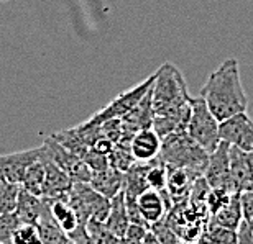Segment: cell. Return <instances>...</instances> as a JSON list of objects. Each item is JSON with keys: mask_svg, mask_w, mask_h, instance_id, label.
<instances>
[{"mask_svg": "<svg viewBox=\"0 0 253 244\" xmlns=\"http://www.w3.org/2000/svg\"><path fill=\"white\" fill-rule=\"evenodd\" d=\"M201 97L219 121L247 111L249 97L242 85L239 61L229 58L211 72L201 90Z\"/></svg>", "mask_w": 253, "mask_h": 244, "instance_id": "cell-1", "label": "cell"}, {"mask_svg": "<svg viewBox=\"0 0 253 244\" xmlns=\"http://www.w3.org/2000/svg\"><path fill=\"white\" fill-rule=\"evenodd\" d=\"M156 77L151 87V102L155 115L169 118L179 131L188 130L191 118V100L188 84L179 69L171 63L161 64L155 70Z\"/></svg>", "mask_w": 253, "mask_h": 244, "instance_id": "cell-2", "label": "cell"}, {"mask_svg": "<svg viewBox=\"0 0 253 244\" xmlns=\"http://www.w3.org/2000/svg\"><path fill=\"white\" fill-rule=\"evenodd\" d=\"M160 159L168 167H181L204 177L209 152L202 149L186 131H179L161 139Z\"/></svg>", "mask_w": 253, "mask_h": 244, "instance_id": "cell-3", "label": "cell"}, {"mask_svg": "<svg viewBox=\"0 0 253 244\" xmlns=\"http://www.w3.org/2000/svg\"><path fill=\"white\" fill-rule=\"evenodd\" d=\"M68 202L81 225H85L89 220L105 223L110 211V198L100 195L84 182H74L68 194Z\"/></svg>", "mask_w": 253, "mask_h": 244, "instance_id": "cell-4", "label": "cell"}, {"mask_svg": "<svg viewBox=\"0 0 253 244\" xmlns=\"http://www.w3.org/2000/svg\"><path fill=\"white\" fill-rule=\"evenodd\" d=\"M219 125L220 121L212 115L204 99L196 97L191 100V118L186 133L209 154L215 151V147L220 143Z\"/></svg>", "mask_w": 253, "mask_h": 244, "instance_id": "cell-5", "label": "cell"}, {"mask_svg": "<svg viewBox=\"0 0 253 244\" xmlns=\"http://www.w3.org/2000/svg\"><path fill=\"white\" fill-rule=\"evenodd\" d=\"M155 77H156V74L153 72L150 77H146L143 82H140L138 85H135V87H131L128 90H125V92L119 94L117 97L112 99V102H110L109 105H105L104 108L95 111V113L85 121L90 125H102L104 121H107V120L122 118V116H125L126 113H128V111L150 92V89L153 87Z\"/></svg>", "mask_w": 253, "mask_h": 244, "instance_id": "cell-6", "label": "cell"}, {"mask_svg": "<svg viewBox=\"0 0 253 244\" xmlns=\"http://www.w3.org/2000/svg\"><path fill=\"white\" fill-rule=\"evenodd\" d=\"M42 146L44 152L54 161V164L71 177V180L89 184L90 177H92V171L89 169V166L85 164L83 157L76 156L74 152L68 151L66 147L59 144L56 139H53L51 136L44 139V143Z\"/></svg>", "mask_w": 253, "mask_h": 244, "instance_id": "cell-7", "label": "cell"}, {"mask_svg": "<svg viewBox=\"0 0 253 244\" xmlns=\"http://www.w3.org/2000/svg\"><path fill=\"white\" fill-rule=\"evenodd\" d=\"M204 179L211 189H224L230 194L232 192V179H230V144L220 141L215 151L209 154L207 167L204 172Z\"/></svg>", "mask_w": 253, "mask_h": 244, "instance_id": "cell-8", "label": "cell"}, {"mask_svg": "<svg viewBox=\"0 0 253 244\" xmlns=\"http://www.w3.org/2000/svg\"><path fill=\"white\" fill-rule=\"evenodd\" d=\"M219 133L220 141H225L242 151H253V120L247 115V111L220 121Z\"/></svg>", "mask_w": 253, "mask_h": 244, "instance_id": "cell-9", "label": "cell"}, {"mask_svg": "<svg viewBox=\"0 0 253 244\" xmlns=\"http://www.w3.org/2000/svg\"><path fill=\"white\" fill-rule=\"evenodd\" d=\"M230 179L234 194L253 189V151H242L230 146Z\"/></svg>", "mask_w": 253, "mask_h": 244, "instance_id": "cell-10", "label": "cell"}, {"mask_svg": "<svg viewBox=\"0 0 253 244\" xmlns=\"http://www.w3.org/2000/svg\"><path fill=\"white\" fill-rule=\"evenodd\" d=\"M173 207V200L169 197L168 189L165 190H153L146 189L138 195V208L141 216L145 218V221L148 223L150 228L161 220H165L166 213Z\"/></svg>", "mask_w": 253, "mask_h": 244, "instance_id": "cell-11", "label": "cell"}, {"mask_svg": "<svg viewBox=\"0 0 253 244\" xmlns=\"http://www.w3.org/2000/svg\"><path fill=\"white\" fill-rule=\"evenodd\" d=\"M42 156V146L33 149L12 152V154L0 156V167L3 171V175L7 182L12 184H22L25 174L30 169L33 162H37Z\"/></svg>", "mask_w": 253, "mask_h": 244, "instance_id": "cell-12", "label": "cell"}, {"mask_svg": "<svg viewBox=\"0 0 253 244\" xmlns=\"http://www.w3.org/2000/svg\"><path fill=\"white\" fill-rule=\"evenodd\" d=\"M42 159L44 162V172H46V175H44L43 197L53 198V197L69 194V190L74 182L71 180V177L66 174L64 171H61L56 164H54V161L44 152L43 146H42Z\"/></svg>", "mask_w": 253, "mask_h": 244, "instance_id": "cell-13", "label": "cell"}, {"mask_svg": "<svg viewBox=\"0 0 253 244\" xmlns=\"http://www.w3.org/2000/svg\"><path fill=\"white\" fill-rule=\"evenodd\" d=\"M131 154L135 161L138 162H150L160 156L161 151V138L156 135L153 128L138 131L130 141Z\"/></svg>", "mask_w": 253, "mask_h": 244, "instance_id": "cell-14", "label": "cell"}, {"mask_svg": "<svg viewBox=\"0 0 253 244\" xmlns=\"http://www.w3.org/2000/svg\"><path fill=\"white\" fill-rule=\"evenodd\" d=\"M197 179H201V177L188 169L168 167V185H166V189L169 192L173 205H178V202H184L189 197L192 185L196 184Z\"/></svg>", "mask_w": 253, "mask_h": 244, "instance_id": "cell-15", "label": "cell"}, {"mask_svg": "<svg viewBox=\"0 0 253 244\" xmlns=\"http://www.w3.org/2000/svg\"><path fill=\"white\" fill-rule=\"evenodd\" d=\"M42 198L46 202L53 220L56 221V225L61 228L66 235L73 233L76 228L81 225L74 210L71 208L69 202H68V194L59 195V197H53V198H44V197H42Z\"/></svg>", "mask_w": 253, "mask_h": 244, "instance_id": "cell-16", "label": "cell"}, {"mask_svg": "<svg viewBox=\"0 0 253 244\" xmlns=\"http://www.w3.org/2000/svg\"><path fill=\"white\" fill-rule=\"evenodd\" d=\"M89 185L100 195L112 198L124 190V172L115 167H107L105 171L92 172Z\"/></svg>", "mask_w": 253, "mask_h": 244, "instance_id": "cell-17", "label": "cell"}, {"mask_svg": "<svg viewBox=\"0 0 253 244\" xmlns=\"http://www.w3.org/2000/svg\"><path fill=\"white\" fill-rule=\"evenodd\" d=\"M244 221L242 215V205H240V194H232L229 202L220 208L219 211L209 216V223L212 225H219L229 230H239V226Z\"/></svg>", "mask_w": 253, "mask_h": 244, "instance_id": "cell-18", "label": "cell"}, {"mask_svg": "<svg viewBox=\"0 0 253 244\" xmlns=\"http://www.w3.org/2000/svg\"><path fill=\"white\" fill-rule=\"evenodd\" d=\"M128 215H126V207H125V195L124 190L110 198V211L109 216L105 220V226L110 233H114L117 238H124L128 228Z\"/></svg>", "mask_w": 253, "mask_h": 244, "instance_id": "cell-19", "label": "cell"}, {"mask_svg": "<svg viewBox=\"0 0 253 244\" xmlns=\"http://www.w3.org/2000/svg\"><path fill=\"white\" fill-rule=\"evenodd\" d=\"M15 213H17L18 220L22 223H27V225H37L40 216H42V213H43V198L20 189L18 205H17Z\"/></svg>", "mask_w": 253, "mask_h": 244, "instance_id": "cell-20", "label": "cell"}, {"mask_svg": "<svg viewBox=\"0 0 253 244\" xmlns=\"http://www.w3.org/2000/svg\"><path fill=\"white\" fill-rule=\"evenodd\" d=\"M150 162H138L135 161L128 169L124 172V192L130 195L138 197L141 192H145L148 187L146 174H148Z\"/></svg>", "mask_w": 253, "mask_h": 244, "instance_id": "cell-21", "label": "cell"}, {"mask_svg": "<svg viewBox=\"0 0 253 244\" xmlns=\"http://www.w3.org/2000/svg\"><path fill=\"white\" fill-rule=\"evenodd\" d=\"M37 226L40 231V238H42V244H66V241H68V235L53 220L49 208L44 200H43V213L40 216Z\"/></svg>", "mask_w": 253, "mask_h": 244, "instance_id": "cell-22", "label": "cell"}, {"mask_svg": "<svg viewBox=\"0 0 253 244\" xmlns=\"http://www.w3.org/2000/svg\"><path fill=\"white\" fill-rule=\"evenodd\" d=\"M44 175H46V172H44V162L42 159V156H40V159L30 166V169L25 174L20 187L37 197H43Z\"/></svg>", "mask_w": 253, "mask_h": 244, "instance_id": "cell-23", "label": "cell"}, {"mask_svg": "<svg viewBox=\"0 0 253 244\" xmlns=\"http://www.w3.org/2000/svg\"><path fill=\"white\" fill-rule=\"evenodd\" d=\"M201 244H237V231L229 228L207 223L199 238Z\"/></svg>", "mask_w": 253, "mask_h": 244, "instance_id": "cell-24", "label": "cell"}, {"mask_svg": "<svg viewBox=\"0 0 253 244\" xmlns=\"http://www.w3.org/2000/svg\"><path fill=\"white\" fill-rule=\"evenodd\" d=\"M135 162V157L131 154V147L128 139H120L115 143L112 151L109 154V164L110 167H115L120 172H125L128 167Z\"/></svg>", "mask_w": 253, "mask_h": 244, "instance_id": "cell-25", "label": "cell"}, {"mask_svg": "<svg viewBox=\"0 0 253 244\" xmlns=\"http://www.w3.org/2000/svg\"><path fill=\"white\" fill-rule=\"evenodd\" d=\"M51 138L56 139L63 147H66V149L71 151V152H74V154L79 156V157H84L85 152L89 151V146L84 143L83 138L79 136L78 130H76V128H71V130H66V131H59V133H54V135H51Z\"/></svg>", "mask_w": 253, "mask_h": 244, "instance_id": "cell-26", "label": "cell"}, {"mask_svg": "<svg viewBox=\"0 0 253 244\" xmlns=\"http://www.w3.org/2000/svg\"><path fill=\"white\" fill-rule=\"evenodd\" d=\"M146 180H148V187L153 190H165L168 185V166L160 159V156L156 159L150 161L148 174H146Z\"/></svg>", "mask_w": 253, "mask_h": 244, "instance_id": "cell-27", "label": "cell"}, {"mask_svg": "<svg viewBox=\"0 0 253 244\" xmlns=\"http://www.w3.org/2000/svg\"><path fill=\"white\" fill-rule=\"evenodd\" d=\"M20 184H12L7 182L0 189V215L3 213H15L18 205V195H20Z\"/></svg>", "mask_w": 253, "mask_h": 244, "instance_id": "cell-28", "label": "cell"}, {"mask_svg": "<svg viewBox=\"0 0 253 244\" xmlns=\"http://www.w3.org/2000/svg\"><path fill=\"white\" fill-rule=\"evenodd\" d=\"M89 236L92 238L94 244H120V238H117L114 233H110L105 226V223L89 220L85 223Z\"/></svg>", "mask_w": 253, "mask_h": 244, "instance_id": "cell-29", "label": "cell"}, {"mask_svg": "<svg viewBox=\"0 0 253 244\" xmlns=\"http://www.w3.org/2000/svg\"><path fill=\"white\" fill-rule=\"evenodd\" d=\"M12 244H42L40 231L37 225H27L22 223L12 235Z\"/></svg>", "mask_w": 253, "mask_h": 244, "instance_id": "cell-30", "label": "cell"}, {"mask_svg": "<svg viewBox=\"0 0 253 244\" xmlns=\"http://www.w3.org/2000/svg\"><path fill=\"white\" fill-rule=\"evenodd\" d=\"M20 225H22V221L18 220L17 213H3V215H0V243L8 244L12 241L13 231Z\"/></svg>", "mask_w": 253, "mask_h": 244, "instance_id": "cell-31", "label": "cell"}, {"mask_svg": "<svg viewBox=\"0 0 253 244\" xmlns=\"http://www.w3.org/2000/svg\"><path fill=\"white\" fill-rule=\"evenodd\" d=\"M85 164L89 166V169L92 172H99V171H105L107 167H110L109 164V156L102 154L100 151L94 149V147H89V151L85 152V156L83 157Z\"/></svg>", "mask_w": 253, "mask_h": 244, "instance_id": "cell-32", "label": "cell"}, {"mask_svg": "<svg viewBox=\"0 0 253 244\" xmlns=\"http://www.w3.org/2000/svg\"><path fill=\"white\" fill-rule=\"evenodd\" d=\"M230 192H227L224 189H211L209 195H207V210H209V216H212L214 213H217L222 207L229 202Z\"/></svg>", "mask_w": 253, "mask_h": 244, "instance_id": "cell-33", "label": "cell"}, {"mask_svg": "<svg viewBox=\"0 0 253 244\" xmlns=\"http://www.w3.org/2000/svg\"><path fill=\"white\" fill-rule=\"evenodd\" d=\"M100 131H102V136L107 138L112 143H119L120 139L124 138V128H122V120L120 118H112L107 120L100 125Z\"/></svg>", "mask_w": 253, "mask_h": 244, "instance_id": "cell-34", "label": "cell"}, {"mask_svg": "<svg viewBox=\"0 0 253 244\" xmlns=\"http://www.w3.org/2000/svg\"><path fill=\"white\" fill-rule=\"evenodd\" d=\"M240 205H242V215L247 223L253 225V189L242 192L240 194Z\"/></svg>", "mask_w": 253, "mask_h": 244, "instance_id": "cell-35", "label": "cell"}, {"mask_svg": "<svg viewBox=\"0 0 253 244\" xmlns=\"http://www.w3.org/2000/svg\"><path fill=\"white\" fill-rule=\"evenodd\" d=\"M237 244H253V225L245 220L237 230Z\"/></svg>", "mask_w": 253, "mask_h": 244, "instance_id": "cell-36", "label": "cell"}, {"mask_svg": "<svg viewBox=\"0 0 253 244\" xmlns=\"http://www.w3.org/2000/svg\"><path fill=\"white\" fill-rule=\"evenodd\" d=\"M143 244H161V241L158 240V238H156V235L153 231H148L146 233V236H145V240H143Z\"/></svg>", "mask_w": 253, "mask_h": 244, "instance_id": "cell-37", "label": "cell"}, {"mask_svg": "<svg viewBox=\"0 0 253 244\" xmlns=\"http://www.w3.org/2000/svg\"><path fill=\"white\" fill-rule=\"evenodd\" d=\"M7 184V179H5V175H3V171H2V167H0V189Z\"/></svg>", "mask_w": 253, "mask_h": 244, "instance_id": "cell-38", "label": "cell"}, {"mask_svg": "<svg viewBox=\"0 0 253 244\" xmlns=\"http://www.w3.org/2000/svg\"><path fill=\"white\" fill-rule=\"evenodd\" d=\"M66 244H76V243H74V241H71L69 238H68V241H66Z\"/></svg>", "mask_w": 253, "mask_h": 244, "instance_id": "cell-39", "label": "cell"}, {"mask_svg": "<svg viewBox=\"0 0 253 244\" xmlns=\"http://www.w3.org/2000/svg\"><path fill=\"white\" fill-rule=\"evenodd\" d=\"M189 244H201L199 241H197V243H189Z\"/></svg>", "mask_w": 253, "mask_h": 244, "instance_id": "cell-40", "label": "cell"}, {"mask_svg": "<svg viewBox=\"0 0 253 244\" xmlns=\"http://www.w3.org/2000/svg\"><path fill=\"white\" fill-rule=\"evenodd\" d=\"M0 2H8V0H0Z\"/></svg>", "mask_w": 253, "mask_h": 244, "instance_id": "cell-41", "label": "cell"}, {"mask_svg": "<svg viewBox=\"0 0 253 244\" xmlns=\"http://www.w3.org/2000/svg\"><path fill=\"white\" fill-rule=\"evenodd\" d=\"M8 244H12V243H8Z\"/></svg>", "mask_w": 253, "mask_h": 244, "instance_id": "cell-42", "label": "cell"}, {"mask_svg": "<svg viewBox=\"0 0 253 244\" xmlns=\"http://www.w3.org/2000/svg\"><path fill=\"white\" fill-rule=\"evenodd\" d=\"M0 244H2V243H0Z\"/></svg>", "mask_w": 253, "mask_h": 244, "instance_id": "cell-43", "label": "cell"}]
</instances>
